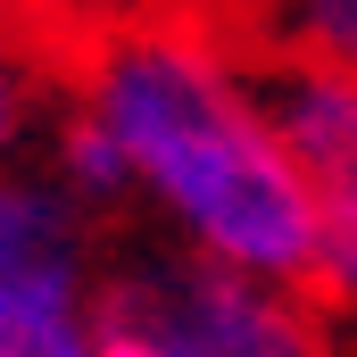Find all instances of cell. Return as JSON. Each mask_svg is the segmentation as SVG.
Returning a JSON list of instances; mask_svg holds the SVG:
<instances>
[{
  "label": "cell",
  "instance_id": "cell-6",
  "mask_svg": "<svg viewBox=\"0 0 357 357\" xmlns=\"http://www.w3.org/2000/svg\"><path fill=\"white\" fill-rule=\"evenodd\" d=\"M50 108H59V75H50V59H42L17 25H0V175L25 167V158L42 150Z\"/></svg>",
  "mask_w": 357,
  "mask_h": 357
},
{
  "label": "cell",
  "instance_id": "cell-1",
  "mask_svg": "<svg viewBox=\"0 0 357 357\" xmlns=\"http://www.w3.org/2000/svg\"><path fill=\"white\" fill-rule=\"evenodd\" d=\"M59 91L116 142L142 233L307 282V175L282 142L266 59L216 8L108 25L67 59Z\"/></svg>",
  "mask_w": 357,
  "mask_h": 357
},
{
  "label": "cell",
  "instance_id": "cell-4",
  "mask_svg": "<svg viewBox=\"0 0 357 357\" xmlns=\"http://www.w3.org/2000/svg\"><path fill=\"white\" fill-rule=\"evenodd\" d=\"M282 142L307 175V208H316V250H307V282L316 299L357 333V84L349 75H316V67H266Z\"/></svg>",
  "mask_w": 357,
  "mask_h": 357
},
{
  "label": "cell",
  "instance_id": "cell-2",
  "mask_svg": "<svg viewBox=\"0 0 357 357\" xmlns=\"http://www.w3.org/2000/svg\"><path fill=\"white\" fill-rule=\"evenodd\" d=\"M341 333L299 274L225 266L158 233L108 250L100 357H341Z\"/></svg>",
  "mask_w": 357,
  "mask_h": 357
},
{
  "label": "cell",
  "instance_id": "cell-3",
  "mask_svg": "<svg viewBox=\"0 0 357 357\" xmlns=\"http://www.w3.org/2000/svg\"><path fill=\"white\" fill-rule=\"evenodd\" d=\"M108 216L42 175H0V357H100Z\"/></svg>",
  "mask_w": 357,
  "mask_h": 357
},
{
  "label": "cell",
  "instance_id": "cell-5",
  "mask_svg": "<svg viewBox=\"0 0 357 357\" xmlns=\"http://www.w3.org/2000/svg\"><path fill=\"white\" fill-rule=\"evenodd\" d=\"M216 17L266 59L357 84V0H216Z\"/></svg>",
  "mask_w": 357,
  "mask_h": 357
}]
</instances>
